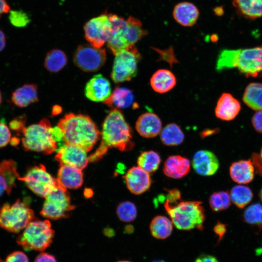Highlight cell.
I'll return each mask as SVG.
<instances>
[{"instance_id": "1", "label": "cell", "mask_w": 262, "mask_h": 262, "mask_svg": "<svg viewBox=\"0 0 262 262\" xmlns=\"http://www.w3.org/2000/svg\"><path fill=\"white\" fill-rule=\"evenodd\" d=\"M100 135V144L96 152L89 157L90 161L101 158L109 148L126 151L134 147L131 129L121 112L116 108L112 110L105 118Z\"/></svg>"}, {"instance_id": "2", "label": "cell", "mask_w": 262, "mask_h": 262, "mask_svg": "<svg viewBox=\"0 0 262 262\" xmlns=\"http://www.w3.org/2000/svg\"><path fill=\"white\" fill-rule=\"evenodd\" d=\"M62 131L65 144H73L90 151L101 134L96 125L87 115L69 113L58 122Z\"/></svg>"}, {"instance_id": "3", "label": "cell", "mask_w": 262, "mask_h": 262, "mask_svg": "<svg viewBox=\"0 0 262 262\" xmlns=\"http://www.w3.org/2000/svg\"><path fill=\"white\" fill-rule=\"evenodd\" d=\"M236 67L247 77L262 75V46L237 49H224L219 54L217 70Z\"/></svg>"}, {"instance_id": "4", "label": "cell", "mask_w": 262, "mask_h": 262, "mask_svg": "<svg viewBox=\"0 0 262 262\" xmlns=\"http://www.w3.org/2000/svg\"><path fill=\"white\" fill-rule=\"evenodd\" d=\"M164 206L172 223L178 229L183 230L195 228L200 230L203 229L205 214L201 201H180L171 204L166 200Z\"/></svg>"}, {"instance_id": "5", "label": "cell", "mask_w": 262, "mask_h": 262, "mask_svg": "<svg viewBox=\"0 0 262 262\" xmlns=\"http://www.w3.org/2000/svg\"><path fill=\"white\" fill-rule=\"evenodd\" d=\"M51 124L46 118L39 123L25 127L22 134V144L24 148L28 151L50 154L56 151L58 145L51 134Z\"/></svg>"}, {"instance_id": "6", "label": "cell", "mask_w": 262, "mask_h": 262, "mask_svg": "<svg viewBox=\"0 0 262 262\" xmlns=\"http://www.w3.org/2000/svg\"><path fill=\"white\" fill-rule=\"evenodd\" d=\"M54 231L48 220L34 219L16 239V242L26 251H43L52 242Z\"/></svg>"}, {"instance_id": "7", "label": "cell", "mask_w": 262, "mask_h": 262, "mask_svg": "<svg viewBox=\"0 0 262 262\" xmlns=\"http://www.w3.org/2000/svg\"><path fill=\"white\" fill-rule=\"evenodd\" d=\"M35 219L32 209L20 199L12 204L5 203L0 209V227L11 232H20Z\"/></svg>"}, {"instance_id": "8", "label": "cell", "mask_w": 262, "mask_h": 262, "mask_svg": "<svg viewBox=\"0 0 262 262\" xmlns=\"http://www.w3.org/2000/svg\"><path fill=\"white\" fill-rule=\"evenodd\" d=\"M56 186L46 196L40 214L46 218L56 220L68 216L75 208L71 204L70 195L66 188L57 180Z\"/></svg>"}, {"instance_id": "9", "label": "cell", "mask_w": 262, "mask_h": 262, "mask_svg": "<svg viewBox=\"0 0 262 262\" xmlns=\"http://www.w3.org/2000/svg\"><path fill=\"white\" fill-rule=\"evenodd\" d=\"M140 59V54L134 46L115 54L111 75L113 81L120 83L131 80L137 74Z\"/></svg>"}, {"instance_id": "10", "label": "cell", "mask_w": 262, "mask_h": 262, "mask_svg": "<svg viewBox=\"0 0 262 262\" xmlns=\"http://www.w3.org/2000/svg\"><path fill=\"white\" fill-rule=\"evenodd\" d=\"M18 180L25 182L31 191L42 197H45L57 182V180L41 164L30 168L24 176L19 177Z\"/></svg>"}, {"instance_id": "11", "label": "cell", "mask_w": 262, "mask_h": 262, "mask_svg": "<svg viewBox=\"0 0 262 262\" xmlns=\"http://www.w3.org/2000/svg\"><path fill=\"white\" fill-rule=\"evenodd\" d=\"M106 59L104 49L97 48L87 44L79 46L73 56L75 65L86 72L99 70L104 64Z\"/></svg>"}, {"instance_id": "12", "label": "cell", "mask_w": 262, "mask_h": 262, "mask_svg": "<svg viewBox=\"0 0 262 262\" xmlns=\"http://www.w3.org/2000/svg\"><path fill=\"white\" fill-rule=\"evenodd\" d=\"M84 37L90 45L101 48L107 42L112 31L109 14L103 13L90 19L84 25Z\"/></svg>"}, {"instance_id": "13", "label": "cell", "mask_w": 262, "mask_h": 262, "mask_svg": "<svg viewBox=\"0 0 262 262\" xmlns=\"http://www.w3.org/2000/svg\"><path fill=\"white\" fill-rule=\"evenodd\" d=\"M86 152L80 147L66 143L58 149L55 159L60 165H68L82 170L89 161Z\"/></svg>"}, {"instance_id": "14", "label": "cell", "mask_w": 262, "mask_h": 262, "mask_svg": "<svg viewBox=\"0 0 262 262\" xmlns=\"http://www.w3.org/2000/svg\"><path fill=\"white\" fill-rule=\"evenodd\" d=\"M123 178L128 189L135 195H140L147 191L151 183L149 173L139 166L131 168Z\"/></svg>"}, {"instance_id": "15", "label": "cell", "mask_w": 262, "mask_h": 262, "mask_svg": "<svg viewBox=\"0 0 262 262\" xmlns=\"http://www.w3.org/2000/svg\"><path fill=\"white\" fill-rule=\"evenodd\" d=\"M84 93L91 101L104 102L112 94L110 83L101 74L96 75L86 83Z\"/></svg>"}, {"instance_id": "16", "label": "cell", "mask_w": 262, "mask_h": 262, "mask_svg": "<svg viewBox=\"0 0 262 262\" xmlns=\"http://www.w3.org/2000/svg\"><path fill=\"white\" fill-rule=\"evenodd\" d=\"M192 165L199 175L209 176L216 172L219 168V163L215 155L212 152L201 150L194 154Z\"/></svg>"}, {"instance_id": "17", "label": "cell", "mask_w": 262, "mask_h": 262, "mask_svg": "<svg viewBox=\"0 0 262 262\" xmlns=\"http://www.w3.org/2000/svg\"><path fill=\"white\" fill-rule=\"evenodd\" d=\"M127 27V20L124 19H116L112 23V31L107 42L114 55L130 47L125 36Z\"/></svg>"}, {"instance_id": "18", "label": "cell", "mask_w": 262, "mask_h": 262, "mask_svg": "<svg viewBox=\"0 0 262 262\" xmlns=\"http://www.w3.org/2000/svg\"><path fill=\"white\" fill-rule=\"evenodd\" d=\"M241 110L239 101L229 93H223L215 108L216 116L223 120H233Z\"/></svg>"}, {"instance_id": "19", "label": "cell", "mask_w": 262, "mask_h": 262, "mask_svg": "<svg viewBox=\"0 0 262 262\" xmlns=\"http://www.w3.org/2000/svg\"><path fill=\"white\" fill-rule=\"evenodd\" d=\"M137 132L145 138H153L162 130V122L155 114L146 112L138 117L135 124Z\"/></svg>"}, {"instance_id": "20", "label": "cell", "mask_w": 262, "mask_h": 262, "mask_svg": "<svg viewBox=\"0 0 262 262\" xmlns=\"http://www.w3.org/2000/svg\"><path fill=\"white\" fill-rule=\"evenodd\" d=\"M19 177L16 163L12 160H3L0 163V196L4 192L10 194L15 181Z\"/></svg>"}, {"instance_id": "21", "label": "cell", "mask_w": 262, "mask_h": 262, "mask_svg": "<svg viewBox=\"0 0 262 262\" xmlns=\"http://www.w3.org/2000/svg\"><path fill=\"white\" fill-rule=\"evenodd\" d=\"M190 170L189 160L180 155H171L165 161L163 171L167 177L173 179H180L186 176Z\"/></svg>"}, {"instance_id": "22", "label": "cell", "mask_w": 262, "mask_h": 262, "mask_svg": "<svg viewBox=\"0 0 262 262\" xmlns=\"http://www.w3.org/2000/svg\"><path fill=\"white\" fill-rule=\"evenodd\" d=\"M173 15L175 20L180 24L191 27L196 22L199 16V11L194 4L184 1L176 5Z\"/></svg>"}, {"instance_id": "23", "label": "cell", "mask_w": 262, "mask_h": 262, "mask_svg": "<svg viewBox=\"0 0 262 262\" xmlns=\"http://www.w3.org/2000/svg\"><path fill=\"white\" fill-rule=\"evenodd\" d=\"M56 180L66 189H77L83 183V173L78 168L62 165L58 170Z\"/></svg>"}, {"instance_id": "24", "label": "cell", "mask_w": 262, "mask_h": 262, "mask_svg": "<svg viewBox=\"0 0 262 262\" xmlns=\"http://www.w3.org/2000/svg\"><path fill=\"white\" fill-rule=\"evenodd\" d=\"M229 174L235 182L245 184L252 181L254 177V167L251 160H239L231 164Z\"/></svg>"}, {"instance_id": "25", "label": "cell", "mask_w": 262, "mask_h": 262, "mask_svg": "<svg viewBox=\"0 0 262 262\" xmlns=\"http://www.w3.org/2000/svg\"><path fill=\"white\" fill-rule=\"evenodd\" d=\"M150 84L155 92L164 93L171 90L176 84L174 74L169 70L160 69L157 70L150 80Z\"/></svg>"}, {"instance_id": "26", "label": "cell", "mask_w": 262, "mask_h": 262, "mask_svg": "<svg viewBox=\"0 0 262 262\" xmlns=\"http://www.w3.org/2000/svg\"><path fill=\"white\" fill-rule=\"evenodd\" d=\"M12 100L17 107H26L38 101L37 88L34 84H25L13 92Z\"/></svg>"}, {"instance_id": "27", "label": "cell", "mask_w": 262, "mask_h": 262, "mask_svg": "<svg viewBox=\"0 0 262 262\" xmlns=\"http://www.w3.org/2000/svg\"><path fill=\"white\" fill-rule=\"evenodd\" d=\"M233 5L242 16L250 19L262 16V0H233Z\"/></svg>"}, {"instance_id": "28", "label": "cell", "mask_w": 262, "mask_h": 262, "mask_svg": "<svg viewBox=\"0 0 262 262\" xmlns=\"http://www.w3.org/2000/svg\"><path fill=\"white\" fill-rule=\"evenodd\" d=\"M134 96L131 90L125 87H117L104 103L115 108H126L133 103Z\"/></svg>"}, {"instance_id": "29", "label": "cell", "mask_w": 262, "mask_h": 262, "mask_svg": "<svg viewBox=\"0 0 262 262\" xmlns=\"http://www.w3.org/2000/svg\"><path fill=\"white\" fill-rule=\"evenodd\" d=\"M243 100L251 109L262 110V83L252 82L246 88Z\"/></svg>"}, {"instance_id": "30", "label": "cell", "mask_w": 262, "mask_h": 262, "mask_svg": "<svg viewBox=\"0 0 262 262\" xmlns=\"http://www.w3.org/2000/svg\"><path fill=\"white\" fill-rule=\"evenodd\" d=\"M150 231L151 235L158 239H165L172 233L173 224L171 220L163 215H158L150 222Z\"/></svg>"}, {"instance_id": "31", "label": "cell", "mask_w": 262, "mask_h": 262, "mask_svg": "<svg viewBox=\"0 0 262 262\" xmlns=\"http://www.w3.org/2000/svg\"><path fill=\"white\" fill-rule=\"evenodd\" d=\"M127 27L125 32V36L129 46L134 44L147 34V31L142 28L141 22L137 18L130 16L126 20Z\"/></svg>"}, {"instance_id": "32", "label": "cell", "mask_w": 262, "mask_h": 262, "mask_svg": "<svg viewBox=\"0 0 262 262\" xmlns=\"http://www.w3.org/2000/svg\"><path fill=\"white\" fill-rule=\"evenodd\" d=\"M160 138L164 144L168 146H174L182 143L184 135L177 124L172 123L166 125L161 130Z\"/></svg>"}, {"instance_id": "33", "label": "cell", "mask_w": 262, "mask_h": 262, "mask_svg": "<svg viewBox=\"0 0 262 262\" xmlns=\"http://www.w3.org/2000/svg\"><path fill=\"white\" fill-rule=\"evenodd\" d=\"M67 63V57L64 51L53 49L48 52L45 61V67L49 71L56 72L63 69Z\"/></svg>"}, {"instance_id": "34", "label": "cell", "mask_w": 262, "mask_h": 262, "mask_svg": "<svg viewBox=\"0 0 262 262\" xmlns=\"http://www.w3.org/2000/svg\"><path fill=\"white\" fill-rule=\"evenodd\" d=\"M229 195L231 201L240 209L246 206L253 198V193L251 189L248 187L241 184L232 187Z\"/></svg>"}, {"instance_id": "35", "label": "cell", "mask_w": 262, "mask_h": 262, "mask_svg": "<svg viewBox=\"0 0 262 262\" xmlns=\"http://www.w3.org/2000/svg\"><path fill=\"white\" fill-rule=\"evenodd\" d=\"M160 163L159 155L153 150L143 152L137 159L138 166L148 173L157 170Z\"/></svg>"}, {"instance_id": "36", "label": "cell", "mask_w": 262, "mask_h": 262, "mask_svg": "<svg viewBox=\"0 0 262 262\" xmlns=\"http://www.w3.org/2000/svg\"><path fill=\"white\" fill-rule=\"evenodd\" d=\"M244 220L248 224L262 228V205L256 203L248 206L243 213Z\"/></svg>"}, {"instance_id": "37", "label": "cell", "mask_w": 262, "mask_h": 262, "mask_svg": "<svg viewBox=\"0 0 262 262\" xmlns=\"http://www.w3.org/2000/svg\"><path fill=\"white\" fill-rule=\"evenodd\" d=\"M230 195L226 191H218L213 193L209 198V204L214 212H220L228 209L230 205Z\"/></svg>"}, {"instance_id": "38", "label": "cell", "mask_w": 262, "mask_h": 262, "mask_svg": "<svg viewBox=\"0 0 262 262\" xmlns=\"http://www.w3.org/2000/svg\"><path fill=\"white\" fill-rule=\"evenodd\" d=\"M137 213L135 205L131 201L121 202L116 208V214L119 219L125 222L133 221L137 216Z\"/></svg>"}, {"instance_id": "39", "label": "cell", "mask_w": 262, "mask_h": 262, "mask_svg": "<svg viewBox=\"0 0 262 262\" xmlns=\"http://www.w3.org/2000/svg\"><path fill=\"white\" fill-rule=\"evenodd\" d=\"M9 13L10 22L16 27H25L30 22L31 20L29 16L23 11L11 10Z\"/></svg>"}, {"instance_id": "40", "label": "cell", "mask_w": 262, "mask_h": 262, "mask_svg": "<svg viewBox=\"0 0 262 262\" xmlns=\"http://www.w3.org/2000/svg\"><path fill=\"white\" fill-rule=\"evenodd\" d=\"M11 134L9 128L2 122H0V147L7 146L10 142Z\"/></svg>"}, {"instance_id": "41", "label": "cell", "mask_w": 262, "mask_h": 262, "mask_svg": "<svg viewBox=\"0 0 262 262\" xmlns=\"http://www.w3.org/2000/svg\"><path fill=\"white\" fill-rule=\"evenodd\" d=\"M25 116H20L12 119L9 123L10 128L18 133L23 132L25 127Z\"/></svg>"}, {"instance_id": "42", "label": "cell", "mask_w": 262, "mask_h": 262, "mask_svg": "<svg viewBox=\"0 0 262 262\" xmlns=\"http://www.w3.org/2000/svg\"><path fill=\"white\" fill-rule=\"evenodd\" d=\"M5 262H29L27 255L22 251H16L10 254Z\"/></svg>"}, {"instance_id": "43", "label": "cell", "mask_w": 262, "mask_h": 262, "mask_svg": "<svg viewBox=\"0 0 262 262\" xmlns=\"http://www.w3.org/2000/svg\"><path fill=\"white\" fill-rule=\"evenodd\" d=\"M252 125L255 130L262 133V110L258 111L252 118Z\"/></svg>"}, {"instance_id": "44", "label": "cell", "mask_w": 262, "mask_h": 262, "mask_svg": "<svg viewBox=\"0 0 262 262\" xmlns=\"http://www.w3.org/2000/svg\"><path fill=\"white\" fill-rule=\"evenodd\" d=\"M168 194L166 200L171 204H176L180 199V192L176 189L167 190Z\"/></svg>"}, {"instance_id": "45", "label": "cell", "mask_w": 262, "mask_h": 262, "mask_svg": "<svg viewBox=\"0 0 262 262\" xmlns=\"http://www.w3.org/2000/svg\"><path fill=\"white\" fill-rule=\"evenodd\" d=\"M226 227V225L220 222H218L213 228L214 232L215 233V234L217 236L218 238V243L222 239L227 231Z\"/></svg>"}, {"instance_id": "46", "label": "cell", "mask_w": 262, "mask_h": 262, "mask_svg": "<svg viewBox=\"0 0 262 262\" xmlns=\"http://www.w3.org/2000/svg\"><path fill=\"white\" fill-rule=\"evenodd\" d=\"M34 262H58L54 256L46 252L39 254Z\"/></svg>"}, {"instance_id": "47", "label": "cell", "mask_w": 262, "mask_h": 262, "mask_svg": "<svg viewBox=\"0 0 262 262\" xmlns=\"http://www.w3.org/2000/svg\"><path fill=\"white\" fill-rule=\"evenodd\" d=\"M195 262H219L213 256L209 254H202L198 256Z\"/></svg>"}, {"instance_id": "48", "label": "cell", "mask_w": 262, "mask_h": 262, "mask_svg": "<svg viewBox=\"0 0 262 262\" xmlns=\"http://www.w3.org/2000/svg\"><path fill=\"white\" fill-rule=\"evenodd\" d=\"M10 11V7L6 0H0V17L1 15Z\"/></svg>"}, {"instance_id": "49", "label": "cell", "mask_w": 262, "mask_h": 262, "mask_svg": "<svg viewBox=\"0 0 262 262\" xmlns=\"http://www.w3.org/2000/svg\"><path fill=\"white\" fill-rule=\"evenodd\" d=\"M6 38L3 32L0 30V52L5 47Z\"/></svg>"}, {"instance_id": "50", "label": "cell", "mask_w": 262, "mask_h": 262, "mask_svg": "<svg viewBox=\"0 0 262 262\" xmlns=\"http://www.w3.org/2000/svg\"><path fill=\"white\" fill-rule=\"evenodd\" d=\"M10 142L13 146H16L19 143V139L16 137H13L11 139Z\"/></svg>"}, {"instance_id": "51", "label": "cell", "mask_w": 262, "mask_h": 262, "mask_svg": "<svg viewBox=\"0 0 262 262\" xmlns=\"http://www.w3.org/2000/svg\"><path fill=\"white\" fill-rule=\"evenodd\" d=\"M256 253L257 255H260L262 254V247L260 248H259L257 251H256Z\"/></svg>"}, {"instance_id": "52", "label": "cell", "mask_w": 262, "mask_h": 262, "mask_svg": "<svg viewBox=\"0 0 262 262\" xmlns=\"http://www.w3.org/2000/svg\"><path fill=\"white\" fill-rule=\"evenodd\" d=\"M259 196L260 197V199L261 200H262V189H261L260 191V193H259Z\"/></svg>"}, {"instance_id": "53", "label": "cell", "mask_w": 262, "mask_h": 262, "mask_svg": "<svg viewBox=\"0 0 262 262\" xmlns=\"http://www.w3.org/2000/svg\"><path fill=\"white\" fill-rule=\"evenodd\" d=\"M260 159L261 160V163H262V148L261 150Z\"/></svg>"}, {"instance_id": "54", "label": "cell", "mask_w": 262, "mask_h": 262, "mask_svg": "<svg viewBox=\"0 0 262 262\" xmlns=\"http://www.w3.org/2000/svg\"><path fill=\"white\" fill-rule=\"evenodd\" d=\"M1 101H2V95H1V92L0 91V105L1 103Z\"/></svg>"}, {"instance_id": "55", "label": "cell", "mask_w": 262, "mask_h": 262, "mask_svg": "<svg viewBox=\"0 0 262 262\" xmlns=\"http://www.w3.org/2000/svg\"><path fill=\"white\" fill-rule=\"evenodd\" d=\"M153 262H165L163 260H157V261H155Z\"/></svg>"}, {"instance_id": "56", "label": "cell", "mask_w": 262, "mask_h": 262, "mask_svg": "<svg viewBox=\"0 0 262 262\" xmlns=\"http://www.w3.org/2000/svg\"><path fill=\"white\" fill-rule=\"evenodd\" d=\"M117 262H131L129 261H118Z\"/></svg>"}, {"instance_id": "57", "label": "cell", "mask_w": 262, "mask_h": 262, "mask_svg": "<svg viewBox=\"0 0 262 262\" xmlns=\"http://www.w3.org/2000/svg\"><path fill=\"white\" fill-rule=\"evenodd\" d=\"M0 262H3L1 259H0Z\"/></svg>"}]
</instances>
